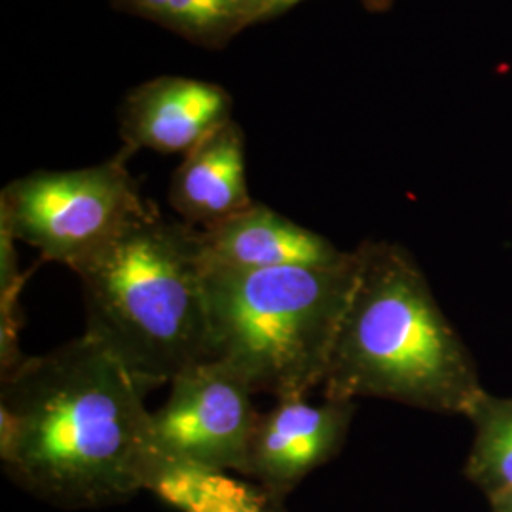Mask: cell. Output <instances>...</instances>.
<instances>
[{"instance_id": "1", "label": "cell", "mask_w": 512, "mask_h": 512, "mask_svg": "<svg viewBox=\"0 0 512 512\" xmlns=\"http://www.w3.org/2000/svg\"><path fill=\"white\" fill-rule=\"evenodd\" d=\"M0 380V459L23 490L67 509L143 490L154 458L150 389L103 344L84 332Z\"/></svg>"}, {"instance_id": "2", "label": "cell", "mask_w": 512, "mask_h": 512, "mask_svg": "<svg viewBox=\"0 0 512 512\" xmlns=\"http://www.w3.org/2000/svg\"><path fill=\"white\" fill-rule=\"evenodd\" d=\"M323 380L325 399H387L467 416L486 391L475 359L418 260L403 245L365 241Z\"/></svg>"}, {"instance_id": "3", "label": "cell", "mask_w": 512, "mask_h": 512, "mask_svg": "<svg viewBox=\"0 0 512 512\" xmlns=\"http://www.w3.org/2000/svg\"><path fill=\"white\" fill-rule=\"evenodd\" d=\"M86 334L148 389L209 359V313L198 232L152 213L73 268Z\"/></svg>"}, {"instance_id": "4", "label": "cell", "mask_w": 512, "mask_h": 512, "mask_svg": "<svg viewBox=\"0 0 512 512\" xmlns=\"http://www.w3.org/2000/svg\"><path fill=\"white\" fill-rule=\"evenodd\" d=\"M357 275V251L334 268L203 266L209 359L253 393L306 397L323 385Z\"/></svg>"}, {"instance_id": "5", "label": "cell", "mask_w": 512, "mask_h": 512, "mask_svg": "<svg viewBox=\"0 0 512 512\" xmlns=\"http://www.w3.org/2000/svg\"><path fill=\"white\" fill-rule=\"evenodd\" d=\"M145 213L122 162L38 171L8 184L0 200V224L14 238L71 270Z\"/></svg>"}, {"instance_id": "6", "label": "cell", "mask_w": 512, "mask_h": 512, "mask_svg": "<svg viewBox=\"0 0 512 512\" xmlns=\"http://www.w3.org/2000/svg\"><path fill=\"white\" fill-rule=\"evenodd\" d=\"M152 412L154 458L177 459L245 475L258 414L253 391L219 361H202L173 378Z\"/></svg>"}, {"instance_id": "7", "label": "cell", "mask_w": 512, "mask_h": 512, "mask_svg": "<svg viewBox=\"0 0 512 512\" xmlns=\"http://www.w3.org/2000/svg\"><path fill=\"white\" fill-rule=\"evenodd\" d=\"M355 412V401L310 404L306 397L281 399L270 412L258 414L243 476L255 478L256 484L283 499L340 454Z\"/></svg>"}, {"instance_id": "8", "label": "cell", "mask_w": 512, "mask_h": 512, "mask_svg": "<svg viewBox=\"0 0 512 512\" xmlns=\"http://www.w3.org/2000/svg\"><path fill=\"white\" fill-rule=\"evenodd\" d=\"M198 245L202 266L232 270L334 268L351 256V251L256 203L198 232Z\"/></svg>"}, {"instance_id": "9", "label": "cell", "mask_w": 512, "mask_h": 512, "mask_svg": "<svg viewBox=\"0 0 512 512\" xmlns=\"http://www.w3.org/2000/svg\"><path fill=\"white\" fill-rule=\"evenodd\" d=\"M228 110L226 93L213 84L162 78L133 97L126 137L133 147L190 152L228 122Z\"/></svg>"}, {"instance_id": "10", "label": "cell", "mask_w": 512, "mask_h": 512, "mask_svg": "<svg viewBox=\"0 0 512 512\" xmlns=\"http://www.w3.org/2000/svg\"><path fill=\"white\" fill-rule=\"evenodd\" d=\"M169 202L186 222L202 224L203 230L253 205L245 177L243 135L236 124L226 122L186 152L173 175Z\"/></svg>"}, {"instance_id": "11", "label": "cell", "mask_w": 512, "mask_h": 512, "mask_svg": "<svg viewBox=\"0 0 512 512\" xmlns=\"http://www.w3.org/2000/svg\"><path fill=\"white\" fill-rule=\"evenodd\" d=\"M143 490L179 512H285L260 484L177 459L152 458Z\"/></svg>"}, {"instance_id": "12", "label": "cell", "mask_w": 512, "mask_h": 512, "mask_svg": "<svg viewBox=\"0 0 512 512\" xmlns=\"http://www.w3.org/2000/svg\"><path fill=\"white\" fill-rule=\"evenodd\" d=\"M465 418L475 435L463 475L486 497L512 490V397L484 391Z\"/></svg>"}, {"instance_id": "13", "label": "cell", "mask_w": 512, "mask_h": 512, "mask_svg": "<svg viewBox=\"0 0 512 512\" xmlns=\"http://www.w3.org/2000/svg\"><path fill=\"white\" fill-rule=\"evenodd\" d=\"M139 12L192 35H211L245 19L243 0H128Z\"/></svg>"}, {"instance_id": "14", "label": "cell", "mask_w": 512, "mask_h": 512, "mask_svg": "<svg viewBox=\"0 0 512 512\" xmlns=\"http://www.w3.org/2000/svg\"><path fill=\"white\" fill-rule=\"evenodd\" d=\"M243 2H245V19H255L281 12L300 0H243Z\"/></svg>"}, {"instance_id": "15", "label": "cell", "mask_w": 512, "mask_h": 512, "mask_svg": "<svg viewBox=\"0 0 512 512\" xmlns=\"http://www.w3.org/2000/svg\"><path fill=\"white\" fill-rule=\"evenodd\" d=\"M488 501H490L492 512H512V490L490 495Z\"/></svg>"}]
</instances>
